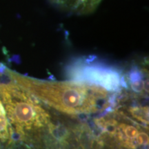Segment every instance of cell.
<instances>
[{
  "label": "cell",
  "mask_w": 149,
  "mask_h": 149,
  "mask_svg": "<svg viewBox=\"0 0 149 149\" xmlns=\"http://www.w3.org/2000/svg\"><path fill=\"white\" fill-rule=\"evenodd\" d=\"M52 5L64 12L88 15L96 10L102 0H48Z\"/></svg>",
  "instance_id": "cell-5"
},
{
  "label": "cell",
  "mask_w": 149,
  "mask_h": 149,
  "mask_svg": "<svg viewBox=\"0 0 149 149\" xmlns=\"http://www.w3.org/2000/svg\"><path fill=\"white\" fill-rule=\"evenodd\" d=\"M70 149H136L124 144L104 131L97 135L91 131L81 137Z\"/></svg>",
  "instance_id": "cell-4"
},
{
  "label": "cell",
  "mask_w": 149,
  "mask_h": 149,
  "mask_svg": "<svg viewBox=\"0 0 149 149\" xmlns=\"http://www.w3.org/2000/svg\"><path fill=\"white\" fill-rule=\"evenodd\" d=\"M68 74L75 81L99 86L111 93H118L126 85L124 75L119 70L86 59L70 65Z\"/></svg>",
  "instance_id": "cell-3"
},
{
  "label": "cell",
  "mask_w": 149,
  "mask_h": 149,
  "mask_svg": "<svg viewBox=\"0 0 149 149\" xmlns=\"http://www.w3.org/2000/svg\"><path fill=\"white\" fill-rule=\"evenodd\" d=\"M0 102L13 130L18 148L54 149L60 138L61 122L31 93L2 71Z\"/></svg>",
  "instance_id": "cell-1"
},
{
  "label": "cell",
  "mask_w": 149,
  "mask_h": 149,
  "mask_svg": "<svg viewBox=\"0 0 149 149\" xmlns=\"http://www.w3.org/2000/svg\"><path fill=\"white\" fill-rule=\"evenodd\" d=\"M0 149H18L13 130L0 102Z\"/></svg>",
  "instance_id": "cell-6"
},
{
  "label": "cell",
  "mask_w": 149,
  "mask_h": 149,
  "mask_svg": "<svg viewBox=\"0 0 149 149\" xmlns=\"http://www.w3.org/2000/svg\"><path fill=\"white\" fill-rule=\"evenodd\" d=\"M7 76L48 107L70 115L102 113L113 107L114 93L79 81H46L26 77L5 68Z\"/></svg>",
  "instance_id": "cell-2"
}]
</instances>
